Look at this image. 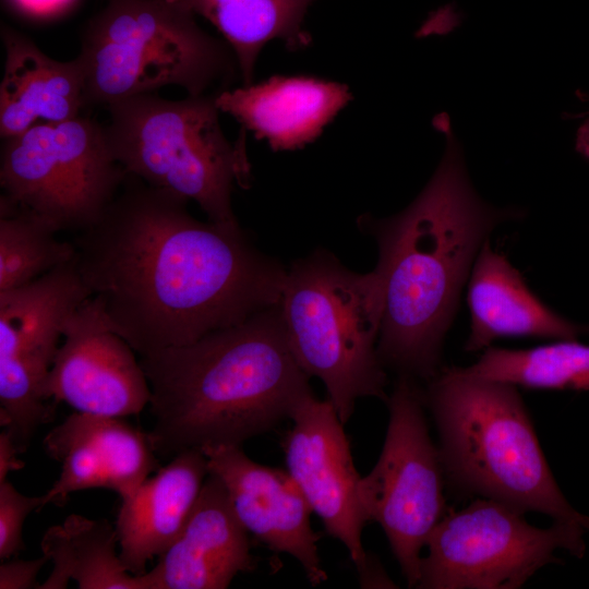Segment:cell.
I'll return each mask as SVG.
<instances>
[{
  "mask_svg": "<svg viewBox=\"0 0 589 589\" xmlns=\"http://www.w3.org/2000/svg\"><path fill=\"white\" fill-rule=\"evenodd\" d=\"M49 561L46 555L35 560H13L0 566V589L37 588L36 577Z\"/></svg>",
  "mask_w": 589,
  "mask_h": 589,
  "instance_id": "25",
  "label": "cell"
},
{
  "mask_svg": "<svg viewBox=\"0 0 589 589\" xmlns=\"http://www.w3.org/2000/svg\"><path fill=\"white\" fill-rule=\"evenodd\" d=\"M190 201L127 176L72 241L106 324L140 357L191 344L279 304L287 268L240 225L196 219Z\"/></svg>",
  "mask_w": 589,
  "mask_h": 589,
  "instance_id": "1",
  "label": "cell"
},
{
  "mask_svg": "<svg viewBox=\"0 0 589 589\" xmlns=\"http://www.w3.org/2000/svg\"><path fill=\"white\" fill-rule=\"evenodd\" d=\"M576 151L585 158L589 159V118L577 131Z\"/></svg>",
  "mask_w": 589,
  "mask_h": 589,
  "instance_id": "28",
  "label": "cell"
},
{
  "mask_svg": "<svg viewBox=\"0 0 589 589\" xmlns=\"http://www.w3.org/2000/svg\"><path fill=\"white\" fill-rule=\"evenodd\" d=\"M127 176L110 153L104 125L88 117L37 123L2 140L1 196L58 232L93 226Z\"/></svg>",
  "mask_w": 589,
  "mask_h": 589,
  "instance_id": "8",
  "label": "cell"
},
{
  "mask_svg": "<svg viewBox=\"0 0 589 589\" xmlns=\"http://www.w3.org/2000/svg\"><path fill=\"white\" fill-rule=\"evenodd\" d=\"M387 404L385 442L373 469L360 479L359 494L369 520L384 530L408 586L417 587L421 550L445 515L444 472L414 378L399 375Z\"/></svg>",
  "mask_w": 589,
  "mask_h": 589,
  "instance_id": "10",
  "label": "cell"
},
{
  "mask_svg": "<svg viewBox=\"0 0 589 589\" xmlns=\"http://www.w3.org/2000/svg\"><path fill=\"white\" fill-rule=\"evenodd\" d=\"M77 0H5L17 14L29 20L47 21L67 13Z\"/></svg>",
  "mask_w": 589,
  "mask_h": 589,
  "instance_id": "26",
  "label": "cell"
},
{
  "mask_svg": "<svg viewBox=\"0 0 589 589\" xmlns=\"http://www.w3.org/2000/svg\"><path fill=\"white\" fill-rule=\"evenodd\" d=\"M117 543L116 527L106 519L71 514L41 539L53 568L37 589H64L70 580L80 589H151L146 574L135 576L123 566Z\"/></svg>",
  "mask_w": 589,
  "mask_h": 589,
  "instance_id": "21",
  "label": "cell"
},
{
  "mask_svg": "<svg viewBox=\"0 0 589 589\" xmlns=\"http://www.w3.org/2000/svg\"><path fill=\"white\" fill-rule=\"evenodd\" d=\"M46 505L45 495L26 496L12 483H0V558L9 561L24 549L22 531L25 518Z\"/></svg>",
  "mask_w": 589,
  "mask_h": 589,
  "instance_id": "24",
  "label": "cell"
},
{
  "mask_svg": "<svg viewBox=\"0 0 589 589\" xmlns=\"http://www.w3.org/2000/svg\"><path fill=\"white\" fill-rule=\"evenodd\" d=\"M13 442L5 431L0 434V483L7 480L10 471L21 469L24 464L17 459Z\"/></svg>",
  "mask_w": 589,
  "mask_h": 589,
  "instance_id": "27",
  "label": "cell"
},
{
  "mask_svg": "<svg viewBox=\"0 0 589 589\" xmlns=\"http://www.w3.org/2000/svg\"><path fill=\"white\" fill-rule=\"evenodd\" d=\"M434 122L445 132L446 148L425 188L397 215L358 220L376 240V267L385 279L380 360L399 375L425 381L442 369L443 341L482 244L498 224L522 215L479 197L447 116Z\"/></svg>",
  "mask_w": 589,
  "mask_h": 589,
  "instance_id": "2",
  "label": "cell"
},
{
  "mask_svg": "<svg viewBox=\"0 0 589 589\" xmlns=\"http://www.w3.org/2000/svg\"><path fill=\"white\" fill-rule=\"evenodd\" d=\"M351 98L348 86L338 82L273 76L220 91L216 105L274 151H293L318 137Z\"/></svg>",
  "mask_w": 589,
  "mask_h": 589,
  "instance_id": "16",
  "label": "cell"
},
{
  "mask_svg": "<svg viewBox=\"0 0 589 589\" xmlns=\"http://www.w3.org/2000/svg\"><path fill=\"white\" fill-rule=\"evenodd\" d=\"M208 21L233 51L242 85L253 83L264 46L278 39L290 50L311 45L304 27L309 8L316 0H175Z\"/></svg>",
  "mask_w": 589,
  "mask_h": 589,
  "instance_id": "20",
  "label": "cell"
},
{
  "mask_svg": "<svg viewBox=\"0 0 589 589\" xmlns=\"http://www.w3.org/2000/svg\"><path fill=\"white\" fill-rule=\"evenodd\" d=\"M0 136L9 139L37 123L74 119L85 108V82L77 58L59 61L28 36L2 24Z\"/></svg>",
  "mask_w": 589,
  "mask_h": 589,
  "instance_id": "18",
  "label": "cell"
},
{
  "mask_svg": "<svg viewBox=\"0 0 589 589\" xmlns=\"http://www.w3.org/2000/svg\"><path fill=\"white\" fill-rule=\"evenodd\" d=\"M45 219L0 197V292L34 281L75 256Z\"/></svg>",
  "mask_w": 589,
  "mask_h": 589,
  "instance_id": "23",
  "label": "cell"
},
{
  "mask_svg": "<svg viewBox=\"0 0 589 589\" xmlns=\"http://www.w3.org/2000/svg\"><path fill=\"white\" fill-rule=\"evenodd\" d=\"M208 473L220 479L241 524L275 553L302 566L310 584L327 579L317 554L321 534L311 527L312 508L289 472L260 465L240 445L208 447Z\"/></svg>",
  "mask_w": 589,
  "mask_h": 589,
  "instance_id": "13",
  "label": "cell"
},
{
  "mask_svg": "<svg viewBox=\"0 0 589 589\" xmlns=\"http://www.w3.org/2000/svg\"><path fill=\"white\" fill-rule=\"evenodd\" d=\"M216 94L122 99L107 106L104 130L112 157L129 175L195 202L209 221L238 226L232 192L251 180L245 129L227 139Z\"/></svg>",
  "mask_w": 589,
  "mask_h": 589,
  "instance_id": "7",
  "label": "cell"
},
{
  "mask_svg": "<svg viewBox=\"0 0 589 589\" xmlns=\"http://www.w3.org/2000/svg\"><path fill=\"white\" fill-rule=\"evenodd\" d=\"M208 474L207 458L197 449L182 452L122 501L116 530L119 557L135 576L160 556L182 532Z\"/></svg>",
  "mask_w": 589,
  "mask_h": 589,
  "instance_id": "17",
  "label": "cell"
},
{
  "mask_svg": "<svg viewBox=\"0 0 589 589\" xmlns=\"http://www.w3.org/2000/svg\"><path fill=\"white\" fill-rule=\"evenodd\" d=\"M283 448L288 472L298 483L326 532L348 550L361 577L370 573L362 545L369 520L359 494V476L350 443L330 400L310 397L291 417Z\"/></svg>",
  "mask_w": 589,
  "mask_h": 589,
  "instance_id": "11",
  "label": "cell"
},
{
  "mask_svg": "<svg viewBox=\"0 0 589 589\" xmlns=\"http://www.w3.org/2000/svg\"><path fill=\"white\" fill-rule=\"evenodd\" d=\"M278 306L298 363L323 382L344 424L359 398L387 401L377 353L385 279L377 267L360 274L315 251L287 268Z\"/></svg>",
  "mask_w": 589,
  "mask_h": 589,
  "instance_id": "6",
  "label": "cell"
},
{
  "mask_svg": "<svg viewBox=\"0 0 589 589\" xmlns=\"http://www.w3.org/2000/svg\"><path fill=\"white\" fill-rule=\"evenodd\" d=\"M586 531L567 521L538 528L515 508L477 498L459 512L449 510L435 526L417 588H520L541 567L558 563L560 549L584 557Z\"/></svg>",
  "mask_w": 589,
  "mask_h": 589,
  "instance_id": "9",
  "label": "cell"
},
{
  "mask_svg": "<svg viewBox=\"0 0 589 589\" xmlns=\"http://www.w3.org/2000/svg\"><path fill=\"white\" fill-rule=\"evenodd\" d=\"M76 58L86 107L166 86L188 95L218 93L240 74L229 45L175 0H108L85 26Z\"/></svg>",
  "mask_w": 589,
  "mask_h": 589,
  "instance_id": "5",
  "label": "cell"
},
{
  "mask_svg": "<svg viewBox=\"0 0 589 589\" xmlns=\"http://www.w3.org/2000/svg\"><path fill=\"white\" fill-rule=\"evenodd\" d=\"M465 373L546 389L589 390V346L575 340L529 349L488 347Z\"/></svg>",
  "mask_w": 589,
  "mask_h": 589,
  "instance_id": "22",
  "label": "cell"
},
{
  "mask_svg": "<svg viewBox=\"0 0 589 589\" xmlns=\"http://www.w3.org/2000/svg\"><path fill=\"white\" fill-rule=\"evenodd\" d=\"M139 360L152 393L148 436L166 459L241 445L291 419L313 396L278 305Z\"/></svg>",
  "mask_w": 589,
  "mask_h": 589,
  "instance_id": "3",
  "label": "cell"
},
{
  "mask_svg": "<svg viewBox=\"0 0 589 589\" xmlns=\"http://www.w3.org/2000/svg\"><path fill=\"white\" fill-rule=\"evenodd\" d=\"M467 301L471 318L467 351L486 349L501 337L575 340L586 330L542 302L489 239L472 265Z\"/></svg>",
  "mask_w": 589,
  "mask_h": 589,
  "instance_id": "19",
  "label": "cell"
},
{
  "mask_svg": "<svg viewBox=\"0 0 589 589\" xmlns=\"http://www.w3.org/2000/svg\"><path fill=\"white\" fill-rule=\"evenodd\" d=\"M63 339L43 387L48 400L109 417L137 414L149 404L151 387L140 360L106 324L95 297L68 318Z\"/></svg>",
  "mask_w": 589,
  "mask_h": 589,
  "instance_id": "12",
  "label": "cell"
},
{
  "mask_svg": "<svg viewBox=\"0 0 589 589\" xmlns=\"http://www.w3.org/2000/svg\"><path fill=\"white\" fill-rule=\"evenodd\" d=\"M422 393L437 425L441 464L452 489L589 531V517L557 485L516 385L452 366L441 369Z\"/></svg>",
  "mask_w": 589,
  "mask_h": 589,
  "instance_id": "4",
  "label": "cell"
},
{
  "mask_svg": "<svg viewBox=\"0 0 589 589\" xmlns=\"http://www.w3.org/2000/svg\"><path fill=\"white\" fill-rule=\"evenodd\" d=\"M49 457L61 472L44 494L46 504L64 505L73 492L112 490L124 501L158 468L148 433L124 417L73 412L44 438Z\"/></svg>",
  "mask_w": 589,
  "mask_h": 589,
  "instance_id": "14",
  "label": "cell"
},
{
  "mask_svg": "<svg viewBox=\"0 0 589 589\" xmlns=\"http://www.w3.org/2000/svg\"><path fill=\"white\" fill-rule=\"evenodd\" d=\"M146 572L151 589H225L255 568L248 530L227 489L208 473L182 532Z\"/></svg>",
  "mask_w": 589,
  "mask_h": 589,
  "instance_id": "15",
  "label": "cell"
}]
</instances>
